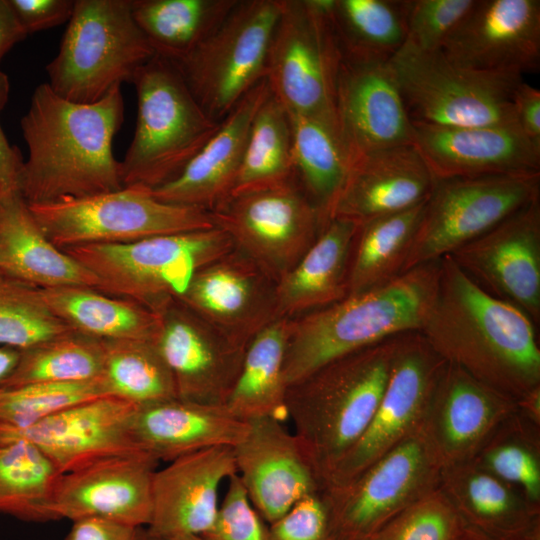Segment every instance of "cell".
I'll return each instance as SVG.
<instances>
[{"label": "cell", "instance_id": "obj_49", "mask_svg": "<svg viewBox=\"0 0 540 540\" xmlns=\"http://www.w3.org/2000/svg\"><path fill=\"white\" fill-rule=\"evenodd\" d=\"M269 540H333L323 492L303 498L269 524Z\"/></svg>", "mask_w": 540, "mask_h": 540}, {"label": "cell", "instance_id": "obj_55", "mask_svg": "<svg viewBox=\"0 0 540 540\" xmlns=\"http://www.w3.org/2000/svg\"><path fill=\"white\" fill-rule=\"evenodd\" d=\"M517 409L525 417L540 425V387L518 401Z\"/></svg>", "mask_w": 540, "mask_h": 540}, {"label": "cell", "instance_id": "obj_36", "mask_svg": "<svg viewBox=\"0 0 540 540\" xmlns=\"http://www.w3.org/2000/svg\"><path fill=\"white\" fill-rule=\"evenodd\" d=\"M427 200L358 225L348 262V295L380 286L402 274Z\"/></svg>", "mask_w": 540, "mask_h": 540}, {"label": "cell", "instance_id": "obj_47", "mask_svg": "<svg viewBox=\"0 0 540 540\" xmlns=\"http://www.w3.org/2000/svg\"><path fill=\"white\" fill-rule=\"evenodd\" d=\"M477 0L402 1L406 39L404 44L420 50H439Z\"/></svg>", "mask_w": 540, "mask_h": 540}, {"label": "cell", "instance_id": "obj_50", "mask_svg": "<svg viewBox=\"0 0 540 540\" xmlns=\"http://www.w3.org/2000/svg\"><path fill=\"white\" fill-rule=\"evenodd\" d=\"M75 0H8L27 35L68 22Z\"/></svg>", "mask_w": 540, "mask_h": 540}, {"label": "cell", "instance_id": "obj_14", "mask_svg": "<svg viewBox=\"0 0 540 540\" xmlns=\"http://www.w3.org/2000/svg\"><path fill=\"white\" fill-rule=\"evenodd\" d=\"M209 212L235 249L274 282L298 262L322 228L318 209L294 180L230 196Z\"/></svg>", "mask_w": 540, "mask_h": 540}, {"label": "cell", "instance_id": "obj_33", "mask_svg": "<svg viewBox=\"0 0 540 540\" xmlns=\"http://www.w3.org/2000/svg\"><path fill=\"white\" fill-rule=\"evenodd\" d=\"M292 320L276 318L247 344L225 405L237 419L248 423L264 417L287 418L284 362Z\"/></svg>", "mask_w": 540, "mask_h": 540}, {"label": "cell", "instance_id": "obj_42", "mask_svg": "<svg viewBox=\"0 0 540 540\" xmlns=\"http://www.w3.org/2000/svg\"><path fill=\"white\" fill-rule=\"evenodd\" d=\"M331 17L347 57L388 61L406 39L402 1L333 0Z\"/></svg>", "mask_w": 540, "mask_h": 540}, {"label": "cell", "instance_id": "obj_2", "mask_svg": "<svg viewBox=\"0 0 540 540\" xmlns=\"http://www.w3.org/2000/svg\"><path fill=\"white\" fill-rule=\"evenodd\" d=\"M420 332L448 363L516 403L540 387L534 322L479 287L449 255L440 259L436 299Z\"/></svg>", "mask_w": 540, "mask_h": 540}, {"label": "cell", "instance_id": "obj_12", "mask_svg": "<svg viewBox=\"0 0 540 540\" xmlns=\"http://www.w3.org/2000/svg\"><path fill=\"white\" fill-rule=\"evenodd\" d=\"M540 198V173L435 181L402 273L441 259Z\"/></svg>", "mask_w": 540, "mask_h": 540}, {"label": "cell", "instance_id": "obj_43", "mask_svg": "<svg viewBox=\"0 0 540 540\" xmlns=\"http://www.w3.org/2000/svg\"><path fill=\"white\" fill-rule=\"evenodd\" d=\"M472 461L540 504V425L518 409L499 425Z\"/></svg>", "mask_w": 540, "mask_h": 540}, {"label": "cell", "instance_id": "obj_22", "mask_svg": "<svg viewBox=\"0 0 540 540\" xmlns=\"http://www.w3.org/2000/svg\"><path fill=\"white\" fill-rule=\"evenodd\" d=\"M158 463L148 454L134 453L62 474L49 508L53 520L100 518L147 527Z\"/></svg>", "mask_w": 540, "mask_h": 540}, {"label": "cell", "instance_id": "obj_31", "mask_svg": "<svg viewBox=\"0 0 540 540\" xmlns=\"http://www.w3.org/2000/svg\"><path fill=\"white\" fill-rule=\"evenodd\" d=\"M0 273L40 289L98 284L88 269L52 244L19 190L0 194Z\"/></svg>", "mask_w": 540, "mask_h": 540}, {"label": "cell", "instance_id": "obj_5", "mask_svg": "<svg viewBox=\"0 0 540 540\" xmlns=\"http://www.w3.org/2000/svg\"><path fill=\"white\" fill-rule=\"evenodd\" d=\"M137 121L120 161L123 187L156 189L175 179L214 135L220 122L195 100L176 66L155 55L133 77Z\"/></svg>", "mask_w": 540, "mask_h": 540}, {"label": "cell", "instance_id": "obj_34", "mask_svg": "<svg viewBox=\"0 0 540 540\" xmlns=\"http://www.w3.org/2000/svg\"><path fill=\"white\" fill-rule=\"evenodd\" d=\"M50 310L72 330L99 340L153 341L159 315L131 300L91 287L42 289Z\"/></svg>", "mask_w": 540, "mask_h": 540}, {"label": "cell", "instance_id": "obj_32", "mask_svg": "<svg viewBox=\"0 0 540 540\" xmlns=\"http://www.w3.org/2000/svg\"><path fill=\"white\" fill-rule=\"evenodd\" d=\"M358 224L329 219L298 262L275 282L277 317L293 318L348 295V262Z\"/></svg>", "mask_w": 540, "mask_h": 540}, {"label": "cell", "instance_id": "obj_35", "mask_svg": "<svg viewBox=\"0 0 540 540\" xmlns=\"http://www.w3.org/2000/svg\"><path fill=\"white\" fill-rule=\"evenodd\" d=\"M237 1L131 0V11L156 55L176 62L204 42Z\"/></svg>", "mask_w": 540, "mask_h": 540}, {"label": "cell", "instance_id": "obj_57", "mask_svg": "<svg viewBox=\"0 0 540 540\" xmlns=\"http://www.w3.org/2000/svg\"><path fill=\"white\" fill-rule=\"evenodd\" d=\"M150 540H206L201 535H180L173 537L152 538Z\"/></svg>", "mask_w": 540, "mask_h": 540}, {"label": "cell", "instance_id": "obj_4", "mask_svg": "<svg viewBox=\"0 0 540 540\" xmlns=\"http://www.w3.org/2000/svg\"><path fill=\"white\" fill-rule=\"evenodd\" d=\"M397 338L335 359L287 389V418L293 422L294 434L323 490L372 421L389 377Z\"/></svg>", "mask_w": 540, "mask_h": 540}, {"label": "cell", "instance_id": "obj_44", "mask_svg": "<svg viewBox=\"0 0 540 540\" xmlns=\"http://www.w3.org/2000/svg\"><path fill=\"white\" fill-rule=\"evenodd\" d=\"M72 330L48 307L42 289L0 273V344L18 350Z\"/></svg>", "mask_w": 540, "mask_h": 540}, {"label": "cell", "instance_id": "obj_7", "mask_svg": "<svg viewBox=\"0 0 540 540\" xmlns=\"http://www.w3.org/2000/svg\"><path fill=\"white\" fill-rule=\"evenodd\" d=\"M156 55L137 26L131 0H75L48 85L62 98L94 103Z\"/></svg>", "mask_w": 540, "mask_h": 540}, {"label": "cell", "instance_id": "obj_39", "mask_svg": "<svg viewBox=\"0 0 540 540\" xmlns=\"http://www.w3.org/2000/svg\"><path fill=\"white\" fill-rule=\"evenodd\" d=\"M63 473L35 445H0V513L23 521L53 520L50 504Z\"/></svg>", "mask_w": 540, "mask_h": 540}, {"label": "cell", "instance_id": "obj_18", "mask_svg": "<svg viewBox=\"0 0 540 540\" xmlns=\"http://www.w3.org/2000/svg\"><path fill=\"white\" fill-rule=\"evenodd\" d=\"M158 315L152 342L172 375L177 398L226 405L246 347L228 341L178 299Z\"/></svg>", "mask_w": 540, "mask_h": 540}, {"label": "cell", "instance_id": "obj_58", "mask_svg": "<svg viewBox=\"0 0 540 540\" xmlns=\"http://www.w3.org/2000/svg\"><path fill=\"white\" fill-rule=\"evenodd\" d=\"M460 540H490L486 537H484L483 535L467 528L464 535L462 536V538Z\"/></svg>", "mask_w": 540, "mask_h": 540}, {"label": "cell", "instance_id": "obj_15", "mask_svg": "<svg viewBox=\"0 0 540 540\" xmlns=\"http://www.w3.org/2000/svg\"><path fill=\"white\" fill-rule=\"evenodd\" d=\"M446 363L421 332L398 335L389 377L372 421L338 463L325 489L347 483L422 429Z\"/></svg>", "mask_w": 540, "mask_h": 540}, {"label": "cell", "instance_id": "obj_45", "mask_svg": "<svg viewBox=\"0 0 540 540\" xmlns=\"http://www.w3.org/2000/svg\"><path fill=\"white\" fill-rule=\"evenodd\" d=\"M108 396L101 378L0 387V425L26 427L73 405Z\"/></svg>", "mask_w": 540, "mask_h": 540}, {"label": "cell", "instance_id": "obj_48", "mask_svg": "<svg viewBox=\"0 0 540 540\" xmlns=\"http://www.w3.org/2000/svg\"><path fill=\"white\" fill-rule=\"evenodd\" d=\"M206 540H269V525L252 504L239 476L232 475Z\"/></svg>", "mask_w": 540, "mask_h": 540}, {"label": "cell", "instance_id": "obj_46", "mask_svg": "<svg viewBox=\"0 0 540 540\" xmlns=\"http://www.w3.org/2000/svg\"><path fill=\"white\" fill-rule=\"evenodd\" d=\"M466 529L439 487L401 511L369 540H460Z\"/></svg>", "mask_w": 540, "mask_h": 540}, {"label": "cell", "instance_id": "obj_51", "mask_svg": "<svg viewBox=\"0 0 540 540\" xmlns=\"http://www.w3.org/2000/svg\"><path fill=\"white\" fill-rule=\"evenodd\" d=\"M65 540H150L147 528L100 518L73 521Z\"/></svg>", "mask_w": 540, "mask_h": 540}, {"label": "cell", "instance_id": "obj_29", "mask_svg": "<svg viewBox=\"0 0 540 540\" xmlns=\"http://www.w3.org/2000/svg\"><path fill=\"white\" fill-rule=\"evenodd\" d=\"M249 423L234 417L225 405L172 398L138 406L131 435L140 451L158 462L216 446L234 447Z\"/></svg>", "mask_w": 540, "mask_h": 540}, {"label": "cell", "instance_id": "obj_19", "mask_svg": "<svg viewBox=\"0 0 540 540\" xmlns=\"http://www.w3.org/2000/svg\"><path fill=\"white\" fill-rule=\"evenodd\" d=\"M440 50L451 62L475 71L535 72L540 63V1L477 0Z\"/></svg>", "mask_w": 540, "mask_h": 540}, {"label": "cell", "instance_id": "obj_54", "mask_svg": "<svg viewBox=\"0 0 540 540\" xmlns=\"http://www.w3.org/2000/svg\"><path fill=\"white\" fill-rule=\"evenodd\" d=\"M27 36L18 23L8 0H0V61L15 44Z\"/></svg>", "mask_w": 540, "mask_h": 540}, {"label": "cell", "instance_id": "obj_23", "mask_svg": "<svg viewBox=\"0 0 540 540\" xmlns=\"http://www.w3.org/2000/svg\"><path fill=\"white\" fill-rule=\"evenodd\" d=\"M233 448L236 472L262 518L269 525L303 498L323 491L294 432L272 417L253 420Z\"/></svg>", "mask_w": 540, "mask_h": 540}, {"label": "cell", "instance_id": "obj_20", "mask_svg": "<svg viewBox=\"0 0 540 540\" xmlns=\"http://www.w3.org/2000/svg\"><path fill=\"white\" fill-rule=\"evenodd\" d=\"M335 114L350 163L374 150L413 143V121L389 60L344 55Z\"/></svg>", "mask_w": 540, "mask_h": 540}, {"label": "cell", "instance_id": "obj_17", "mask_svg": "<svg viewBox=\"0 0 540 540\" xmlns=\"http://www.w3.org/2000/svg\"><path fill=\"white\" fill-rule=\"evenodd\" d=\"M137 407L114 396L97 397L26 427L0 425V445L30 442L63 474L106 458L144 453L131 435Z\"/></svg>", "mask_w": 540, "mask_h": 540}, {"label": "cell", "instance_id": "obj_52", "mask_svg": "<svg viewBox=\"0 0 540 540\" xmlns=\"http://www.w3.org/2000/svg\"><path fill=\"white\" fill-rule=\"evenodd\" d=\"M9 93V78L0 70V113L7 104ZM23 164L21 151L9 143L0 124V194L19 190Z\"/></svg>", "mask_w": 540, "mask_h": 540}, {"label": "cell", "instance_id": "obj_53", "mask_svg": "<svg viewBox=\"0 0 540 540\" xmlns=\"http://www.w3.org/2000/svg\"><path fill=\"white\" fill-rule=\"evenodd\" d=\"M512 103L520 130L540 147V91L522 80L513 92Z\"/></svg>", "mask_w": 540, "mask_h": 540}, {"label": "cell", "instance_id": "obj_21", "mask_svg": "<svg viewBox=\"0 0 540 540\" xmlns=\"http://www.w3.org/2000/svg\"><path fill=\"white\" fill-rule=\"evenodd\" d=\"M178 300L243 348L278 318L275 282L236 249L199 269Z\"/></svg>", "mask_w": 540, "mask_h": 540}, {"label": "cell", "instance_id": "obj_56", "mask_svg": "<svg viewBox=\"0 0 540 540\" xmlns=\"http://www.w3.org/2000/svg\"><path fill=\"white\" fill-rule=\"evenodd\" d=\"M19 359V350L13 347H0V384L11 374Z\"/></svg>", "mask_w": 540, "mask_h": 540}, {"label": "cell", "instance_id": "obj_24", "mask_svg": "<svg viewBox=\"0 0 540 540\" xmlns=\"http://www.w3.org/2000/svg\"><path fill=\"white\" fill-rule=\"evenodd\" d=\"M413 144L435 180L540 173V147L517 125L413 122Z\"/></svg>", "mask_w": 540, "mask_h": 540}, {"label": "cell", "instance_id": "obj_10", "mask_svg": "<svg viewBox=\"0 0 540 540\" xmlns=\"http://www.w3.org/2000/svg\"><path fill=\"white\" fill-rule=\"evenodd\" d=\"M280 0H238L219 27L172 62L204 112L221 122L266 76Z\"/></svg>", "mask_w": 540, "mask_h": 540}, {"label": "cell", "instance_id": "obj_27", "mask_svg": "<svg viewBox=\"0 0 540 540\" xmlns=\"http://www.w3.org/2000/svg\"><path fill=\"white\" fill-rule=\"evenodd\" d=\"M435 181L413 143L368 152L350 163L327 221L339 218L359 225L408 209L428 199Z\"/></svg>", "mask_w": 540, "mask_h": 540}, {"label": "cell", "instance_id": "obj_1", "mask_svg": "<svg viewBox=\"0 0 540 540\" xmlns=\"http://www.w3.org/2000/svg\"><path fill=\"white\" fill-rule=\"evenodd\" d=\"M124 120V99L114 87L94 103H76L38 85L20 127L29 154L19 191L28 204L79 199L123 188L112 151Z\"/></svg>", "mask_w": 540, "mask_h": 540}, {"label": "cell", "instance_id": "obj_8", "mask_svg": "<svg viewBox=\"0 0 540 540\" xmlns=\"http://www.w3.org/2000/svg\"><path fill=\"white\" fill-rule=\"evenodd\" d=\"M332 4L333 0H280L265 79L288 113L337 125L335 97L344 54Z\"/></svg>", "mask_w": 540, "mask_h": 540}, {"label": "cell", "instance_id": "obj_38", "mask_svg": "<svg viewBox=\"0 0 540 540\" xmlns=\"http://www.w3.org/2000/svg\"><path fill=\"white\" fill-rule=\"evenodd\" d=\"M294 178L290 116L270 93L253 118L230 196L271 189Z\"/></svg>", "mask_w": 540, "mask_h": 540}, {"label": "cell", "instance_id": "obj_37", "mask_svg": "<svg viewBox=\"0 0 540 540\" xmlns=\"http://www.w3.org/2000/svg\"><path fill=\"white\" fill-rule=\"evenodd\" d=\"M289 116L294 175L318 209L323 226L345 181L350 159L336 124L303 115Z\"/></svg>", "mask_w": 540, "mask_h": 540}, {"label": "cell", "instance_id": "obj_26", "mask_svg": "<svg viewBox=\"0 0 540 540\" xmlns=\"http://www.w3.org/2000/svg\"><path fill=\"white\" fill-rule=\"evenodd\" d=\"M236 473L230 446L199 450L156 470L149 536L203 535L217 513L220 485Z\"/></svg>", "mask_w": 540, "mask_h": 540}, {"label": "cell", "instance_id": "obj_30", "mask_svg": "<svg viewBox=\"0 0 540 540\" xmlns=\"http://www.w3.org/2000/svg\"><path fill=\"white\" fill-rule=\"evenodd\" d=\"M440 487L466 527L490 540H528L540 528V504L474 461L443 468Z\"/></svg>", "mask_w": 540, "mask_h": 540}, {"label": "cell", "instance_id": "obj_3", "mask_svg": "<svg viewBox=\"0 0 540 540\" xmlns=\"http://www.w3.org/2000/svg\"><path fill=\"white\" fill-rule=\"evenodd\" d=\"M440 259L292 320L284 362L287 387L347 354L421 331L434 305Z\"/></svg>", "mask_w": 540, "mask_h": 540}, {"label": "cell", "instance_id": "obj_13", "mask_svg": "<svg viewBox=\"0 0 540 540\" xmlns=\"http://www.w3.org/2000/svg\"><path fill=\"white\" fill-rule=\"evenodd\" d=\"M442 470L420 430L347 483L323 490L333 540H369L401 511L439 488Z\"/></svg>", "mask_w": 540, "mask_h": 540}, {"label": "cell", "instance_id": "obj_25", "mask_svg": "<svg viewBox=\"0 0 540 540\" xmlns=\"http://www.w3.org/2000/svg\"><path fill=\"white\" fill-rule=\"evenodd\" d=\"M517 403L446 363L422 432L442 467L472 461Z\"/></svg>", "mask_w": 540, "mask_h": 540}, {"label": "cell", "instance_id": "obj_41", "mask_svg": "<svg viewBox=\"0 0 540 540\" xmlns=\"http://www.w3.org/2000/svg\"><path fill=\"white\" fill-rule=\"evenodd\" d=\"M102 341L100 378L108 396L136 406L177 398L172 375L152 341Z\"/></svg>", "mask_w": 540, "mask_h": 540}, {"label": "cell", "instance_id": "obj_40", "mask_svg": "<svg viewBox=\"0 0 540 540\" xmlns=\"http://www.w3.org/2000/svg\"><path fill=\"white\" fill-rule=\"evenodd\" d=\"M103 358L102 340L70 330L19 350L14 370L0 387L94 380L101 376Z\"/></svg>", "mask_w": 540, "mask_h": 540}, {"label": "cell", "instance_id": "obj_9", "mask_svg": "<svg viewBox=\"0 0 540 540\" xmlns=\"http://www.w3.org/2000/svg\"><path fill=\"white\" fill-rule=\"evenodd\" d=\"M413 122L436 126L517 125L512 103L522 75L461 67L441 50L406 44L389 59Z\"/></svg>", "mask_w": 540, "mask_h": 540}, {"label": "cell", "instance_id": "obj_59", "mask_svg": "<svg viewBox=\"0 0 540 540\" xmlns=\"http://www.w3.org/2000/svg\"><path fill=\"white\" fill-rule=\"evenodd\" d=\"M528 540H540V528H537Z\"/></svg>", "mask_w": 540, "mask_h": 540}, {"label": "cell", "instance_id": "obj_11", "mask_svg": "<svg viewBox=\"0 0 540 540\" xmlns=\"http://www.w3.org/2000/svg\"><path fill=\"white\" fill-rule=\"evenodd\" d=\"M28 205L47 238L61 250L88 244H125L215 227L209 211L161 202L151 190L140 186Z\"/></svg>", "mask_w": 540, "mask_h": 540}, {"label": "cell", "instance_id": "obj_28", "mask_svg": "<svg viewBox=\"0 0 540 540\" xmlns=\"http://www.w3.org/2000/svg\"><path fill=\"white\" fill-rule=\"evenodd\" d=\"M263 79L220 122L218 129L183 171L151 190L165 203L211 211L232 193L253 118L269 96Z\"/></svg>", "mask_w": 540, "mask_h": 540}, {"label": "cell", "instance_id": "obj_16", "mask_svg": "<svg viewBox=\"0 0 540 540\" xmlns=\"http://www.w3.org/2000/svg\"><path fill=\"white\" fill-rule=\"evenodd\" d=\"M449 256L479 287L540 322V198Z\"/></svg>", "mask_w": 540, "mask_h": 540}, {"label": "cell", "instance_id": "obj_6", "mask_svg": "<svg viewBox=\"0 0 540 540\" xmlns=\"http://www.w3.org/2000/svg\"><path fill=\"white\" fill-rule=\"evenodd\" d=\"M234 249L228 234L213 227L63 251L96 277L94 289L131 300L158 314L185 292L199 269Z\"/></svg>", "mask_w": 540, "mask_h": 540}]
</instances>
